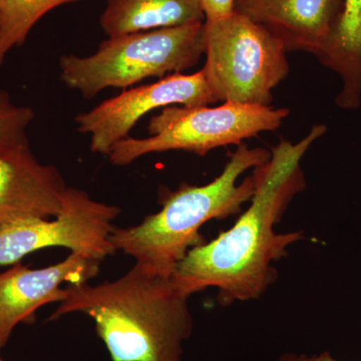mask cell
<instances>
[{
  "label": "cell",
  "instance_id": "obj_1",
  "mask_svg": "<svg viewBox=\"0 0 361 361\" xmlns=\"http://www.w3.org/2000/svg\"><path fill=\"white\" fill-rule=\"evenodd\" d=\"M326 130V126L316 125L296 144L280 142L270 160L254 169L257 186L249 208L217 238L188 252L171 275L183 294L191 297L214 287L221 305L228 306L260 298L275 283L278 272L273 264L288 254L289 246L304 239L302 232L278 233L275 226L305 189L301 160Z\"/></svg>",
  "mask_w": 361,
  "mask_h": 361
},
{
  "label": "cell",
  "instance_id": "obj_2",
  "mask_svg": "<svg viewBox=\"0 0 361 361\" xmlns=\"http://www.w3.org/2000/svg\"><path fill=\"white\" fill-rule=\"evenodd\" d=\"M68 296L49 320L80 312L94 320L113 361H184V343L194 331L190 297L171 277L139 265L118 279L92 286L68 284Z\"/></svg>",
  "mask_w": 361,
  "mask_h": 361
},
{
  "label": "cell",
  "instance_id": "obj_3",
  "mask_svg": "<svg viewBox=\"0 0 361 361\" xmlns=\"http://www.w3.org/2000/svg\"><path fill=\"white\" fill-rule=\"evenodd\" d=\"M271 152L249 148L242 142L230 157L224 170L204 186L182 184L176 191L161 192V209L147 216L141 224L115 228L111 242L135 264L152 274L171 277L175 268L194 247L205 243L202 226L211 220L236 215L250 202L257 186L255 170L237 184L249 169L264 165Z\"/></svg>",
  "mask_w": 361,
  "mask_h": 361
},
{
  "label": "cell",
  "instance_id": "obj_4",
  "mask_svg": "<svg viewBox=\"0 0 361 361\" xmlns=\"http://www.w3.org/2000/svg\"><path fill=\"white\" fill-rule=\"evenodd\" d=\"M204 51V23L128 33L103 40L90 56H61V80L90 99L109 87L127 90L190 70Z\"/></svg>",
  "mask_w": 361,
  "mask_h": 361
},
{
  "label": "cell",
  "instance_id": "obj_5",
  "mask_svg": "<svg viewBox=\"0 0 361 361\" xmlns=\"http://www.w3.org/2000/svg\"><path fill=\"white\" fill-rule=\"evenodd\" d=\"M204 39L203 71L218 102L270 106L290 70L283 42L236 11L204 21Z\"/></svg>",
  "mask_w": 361,
  "mask_h": 361
},
{
  "label": "cell",
  "instance_id": "obj_6",
  "mask_svg": "<svg viewBox=\"0 0 361 361\" xmlns=\"http://www.w3.org/2000/svg\"><path fill=\"white\" fill-rule=\"evenodd\" d=\"M288 109L224 103L208 106H172L149 121V137H129L118 142L109 155L111 163L127 166L142 156L184 151L205 156L230 145H241L261 133L272 132L289 116Z\"/></svg>",
  "mask_w": 361,
  "mask_h": 361
},
{
  "label": "cell",
  "instance_id": "obj_7",
  "mask_svg": "<svg viewBox=\"0 0 361 361\" xmlns=\"http://www.w3.org/2000/svg\"><path fill=\"white\" fill-rule=\"evenodd\" d=\"M120 214V207L94 200L84 190L66 187L56 219L20 220L0 228V266L16 264L28 254L51 247H65L102 262L116 253L111 236Z\"/></svg>",
  "mask_w": 361,
  "mask_h": 361
},
{
  "label": "cell",
  "instance_id": "obj_8",
  "mask_svg": "<svg viewBox=\"0 0 361 361\" xmlns=\"http://www.w3.org/2000/svg\"><path fill=\"white\" fill-rule=\"evenodd\" d=\"M218 103L205 71L173 73L153 84L130 87L75 118L78 130L90 135V149L109 156L118 142L149 111L170 106H199Z\"/></svg>",
  "mask_w": 361,
  "mask_h": 361
},
{
  "label": "cell",
  "instance_id": "obj_9",
  "mask_svg": "<svg viewBox=\"0 0 361 361\" xmlns=\"http://www.w3.org/2000/svg\"><path fill=\"white\" fill-rule=\"evenodd\" d=\"M101 261L71 253L58 264L32 269L16 263L0 273V350L20 323L32 322L37 310L68 296L61 284L85 283L99 274Z\"/></svg>",
  "mask_w": 361,
  "mask_h": 361
},
{
  "label": "cell",
  "instance_id": "obj_10",
  "mask_svg": "<svg viewBox=\"0 0 361 361\" xmlns=\"http://www.w3.org/2000/svg\"><path fill=\"white\" fill-rule=\"evenodd\" d=\"M66 189L58 168L40 163L30 141L0 152V228L16 221L56 217Z\"/></svg>",
  "mask_w": 361,
  "mask_h": 361
},
{
  "label": "cell",
  "instance_id": "obj_11",
  "mask_svg": "<svg viewBox=\"0 0 361 361\" xmlns=\"http://www.w3.org/2000/svg\"><path fill=\"white\" fill-rule=\"evenodd\" d=\"M344 0H236L234 11L264 26L287 51L315 56L334 32Z\"/></svg>",
  "mask_w": 361,
  "mask_h": 361
},
{
  "label": "cell",
  "instance_id": "obj_12",
  "mask_svg": "<svg viewBox=\"0 0 361 361\" xmlns=\"http://www.w3.org/2000/svg\"><path fill=\"white\" fill-rule=\"evenodd\" d=\"M204 21L201 0H108L99 25L111 37Z\"/></svg>",
  "mask_w": 361,
  "mask_h": 361
},
{
  "label": "cell",
  "instance_id": "obj_13",
  "mask_svg": "<svg viewBox=\"0 0 361 361\" xmlns=\"http://www.w3.org/2000/svg\"><path fill=\"white\" fill-rule=\"evenodd\" d=\"M314 56L341 78L337 106L357 110L361 106V0H344L338 25Z\"/></svg>",
  "mask_w": 361,
  "mask_h": 361
},
{
  "label": "cell",
  "instance_id": "obj_14",
  "mask_svg": "<svg viewBox=\"0 0 361 361\" xmlns=\"http://www.w3.org/2000/svg\"><path fill=\"white\" fill-rule=\"evenodd\" d=\"M78 0H0V66L52 9Z\"/></svg>",
  "mask_w": 361,
  "mask_h": 361
},
{
  "label": "cell",
  "instance_id": "obj_15",
  "mask_svg": "<svg viewBox=\"0 0 361 361\" xmlns=\"http://www.w3.org/2000/svg\"><path fill=\"white\" fill-rule=\"evenodd\" d=\"M35 116L30 106L16 104L11 94L0 87V152L28 141L27 130Z\"/></svg>",
  "mask_w": 361,
  "mask_h": 361
},
{
  "label": "cell",
  "instance_id": "obj_16",
  "mask_svg": "<svg viewBox=\"0 0 361 361\" xmlns=\"http://www.w3.org/2000/svg\"><path fill=\"white\" fill-rule=\"evenodd\" d=\"M236 0H201L206 20L223 18L234 11Z\"/></svg>",
  "mask_w": 361,
  "mask_h": 361
},
{
  "label": "cell",
  "instance_id": "obj_17",
  "mask_svg": "<svg viewBox=\"0 0 361 361\" xmlns=\"http://www.w3.org/2000/svg\"><path fill=\"white\" fill-rule=\"evenodd\" d=\"M277 361H341L337 360L329 351L319 355H307L305 353H285L279 356Z\"/></svg>",
  "mask_w": 361,
  "mask_h": 361
},
{
  "label": "cell",
  "instance_id": "obj_18",
  "mask_svg": "<svg viewBox=\"0 0 361 361\" xmlns=\"http://www.w3.org/2000/svg\"><path fill=\"white\" fill-rule=\"evenodd\" d=\"M0 361H2L1 358H0Z\"/></svg>",
  "mask_w": 361,
  "mask_h": 361
}]
</instances>
